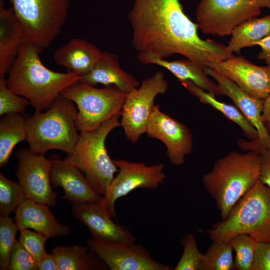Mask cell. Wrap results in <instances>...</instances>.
<instances>
[{
	"label": "cell",
	"mask_w": 270,
	"mask_h": 270,
	"mask_svg": "<svg viewBox=\"0 0 270 270\" xmlns=\"http://www.w3.org/2000/svg\"><path fill=\"white\" fill-rule=\"evenodd\" d=\"M128 19L132 46L142 64L178 54L204 70L209 62L234 56L227 46L198 36V24L184 12L180 0H134Z\"/></svg>",
	"instance_id": "obj_1"
},
{
	"label": "cell",
	"mask_w": 270,
	"mask_h": 270,
	"mask_svg": "<svg viewBox=\"0 0 270 270\" xmlns=\"http://www.w3.org/2000/svg\"><path fill=\"white\" fill-rule=\"evenodd\" d=\"M41 52L36 46L25 42L6 79L9 88L28 100L36 111L48 109L63 90L81 80L75 74L56 72L46 68L40 58Z\"/></svg>",
	"instance_id": "obj_2"
},
{
	"label": "cell",
	"mask_w": 270,
	"mask_h": 270,
	"mask_svg": "<svg viewBox=\"0 0 270 270\" xmlns=\"http://www.w3.org/2000/svg\"><path fill=\"white\" fill-rule=\"evenodd\" d=\"M260 173L257 152L233 151L218 158L202 176V184L214 200L222 219L259 180Z\"/></svg>",
	"instance_id": "obj_3"
},
{
	"label": "cell",
	"mask_w": 270,
	"mask_h": 270,
	"mask_svg": "<svg viewBox=\"0 0 270 270\" xmlns=\"http://www.w3.org/2000/svg\"><path fill=\"white\" fill-rule=\"evenodd\" d=\"M74 104L60 94L46 112L36 111L26 118V140L32 151L40 154L54 149L67 154L72 151L79 136Z\"/></svg>",
	"instance_id": "obj_4"
},
{
	"label": "cell",
	"mask_w": 270,
	"mask_h": 270,
	"mask_svg": "<svg viewBox=\"0 0 270 270\" xmlns=\"http://www.w3.org/2000/svg\"><path fill=\"white\" fill-rule=\"evenodd\" d=\"M208 234L212 241L226 243L242 234L250 236L257 242L270 241V188L258 180Z\"/></svg>",
	"instance_id": "obj_5"
},
{
	"label": "cell",
	"mask_w": 270,
	"mask_h": 270,
	"mask_svg": "<svg viewBox=\"0 0 270 270\" xmlns=\"http://www.w3.org/2000/svg\"><path fill=\"white\" fill-rule=\"evenodd\" d=\"M120 116H113L94 130L80 132L74 150L64 158L76 166L84 174L92 188L102 196L118 170L105 142L108 134L121 126Z\"/></svg>",
	"instance_id": "obj_6"
},
{
	"label": "cell",
	"mask_w": 270,
	"mask_h": 270,
	"mask_svg": "<svg viewBox=\"0 0 270 270\" xmlns=\"http://www.w3.org/2000/svg\"><path fill=\"white\" fill-rule=\"evenodd\" d=\"M26 42L41 51L60 34L68 15L70 0H10Z\"/></svg>",
	"instance_id": "obj_7"
},
{
	"label": "cell",
	"mask_w": 270,
	"mask_h": 270,
	"mask_svg": "<svg viewBox=\"0 0 270 270\" xmlns=\"http://www.w3.org/2000/svg\"><path fill=\"white\" fill-rule=\"evenodd\" d=\"M61 94L76 105V127L84 132L94 130L113 116L120 115L127 93L114 86L97 88L80 80Z\"/></svg>",
	"instance_id": "obj_8"
},
{
	"label": "cell",
	"mask_w": 270,
	"mask_h": 270,
	"mask_svg": "<svg viewBox=\"0 0 270 270\" xmlns=\"http://www.w3.org/2000/svg\"><path fill=\"white\" fill-rule=\"evenodd\" d=\"M260 14L256 0H200L196 10L202 32L220 37L231 35L240 24Z\"/></svg>",
	"instance_id": "obj_9"
},
{
	"label": "cell",
	"mask_w": 270,
	"mask_h": 270,
	"mask_svg": "<svg viewBox=\"0 0 270 270\" xmlns=\"http://www.w3.org/2000/svg\"><path fill=\"white\" fill-rule=\"evenodd\" d=\"M168 88L164 75L159 70L127 93L120 122L128 140L135 144L146 134L148 121L156 106V98L166 92Z\"/></svg>",
	"instance_id": "obj_10"
},
{
	"label": "cell",
	"mask_w": 270,
	"mask_h": 270,
	"mask_svg": "<svg viewBox=\"0 0 270 270\" xmlns=\"http://www.w3.org/2000/svg\"><path fill=\"white\" fill-rule=\"evenodd\" d=\"M118 166V174L110 182L100 204L110 217L116 216V200L136 188L154 190L166 178L163 164L147 166L141 162L124 159L114 160Z\"/></svg>",
	"instance_id": "obj_11"
},
{
	"label": "cell",
	"mask_w": 270,
	"mask_h": 270,
	"mask_svg": "<svg viewBox=\"0 0 270 270\" xmlns=\"http://www.w3.org/2000/svg\"><path fill=\"white\" fill-rule=\"evenodd\" d=\"M18 164L16 175L27 199L52 206L56 204L58 192L51 186L52 162L44 154L22 148L16 154Z\"/></svg>",
	"instance_id": "obj_12"
},
{
	"label": "cell",
	"mask_w": 270,
	"mask_h": 270,
	"mask_svg": "<svg viewBox=\"0 0 270 270\" xmlns=\"http://www.w3.org/2000/svg\"><path fill=\"white\" fill-rule=\"evenodd\" d=\"M204 70L218 84L220 96L228 97L257 130V140L247 142L240 140L239 146L245 151L254 152L258 154L262 149L270 150V136L262 119L263 100L248 95L234 82L214 70L206 67Z\"/></svg>",
	"instance_id": "obj_13"
},
{
	"label": "cell",
	"mask_w": 270,
	"mask_h": 270,
	"mask_svg": "<svg viewBox=\"0 0 270 270\" xmlns=\"http://www.w3.org/2000/svg\"><path fill=\"white\" fill-rule=\"evenodd\" d=\"M87 244L111 270H170L152 258L146 248L134 242H104L90 238Z\"/></svg>",
	"instance_id": "obj_14"
},
{
	"label": "cell",
	"mask_w": 270,
	"mask_h": 270,
	"mask_svg": "<svg viewBox=\"0 0 270 270\" xmlns=\"http://www.w3.org/2000/svg\"><path fill=\"white\" fill-rule=\"evenodd\" d=\"M146 134L148 137L164 143L169 162L172 165L184 164L186 156L192 152V135L188 128L162 112L158 105L154 106Z\"/></svg>",
	"instance_id": "obj_15"
},
{
	"label": "cell",
	"mask_w": 270,
	"mask_h": 270,
	"mask_svg": "<svg viewBox=\"0 0 270 270\" xmlns=\"http://www.w3.org/2000/svg\"><path fill=\"white\" fill-rule=\"evenodd\" d=\"M206 67L225 76L251 96L264 100L270 94V65L259 66L242 56L208 62Z\"/></svg>",
	"instance_id": "obj_16"
},
{
	"label": "cell",
	"mask_w": 270,
	"mask_h": 270,
	"mask_svg": "<svg viewBox=\"0 0 270 270\" xmlns=\"http://www.w3.org/2000/svg\"><path fill=\"white\" fill-rule=\"evenodd\" d=\"M50 181L54 187L60 186L64 192L63 198L73 204L100 202L103 196L96 193L88 182L84 174L74 164L53 156Z\"/></svg>",
	"instance_id": "obj_17"
},
{
	"label": "cell",
	"mask_w": 270,
	"mask_h": 270,
	"mask_svg": "<svg viewBox=\"0 0 270 270\" xmlns=\"http://www.w3.org/2000/svg\"><path fill=\"white\" fill-rule=\"evenodd\" d=\"M72 213L86 225L92 238L104 242H135L136 238L123 226L114 223L100 202L74 204Z\"/></svg>",
	"instance_id": "obj_18"
},
{
	"label": "cell",
	"mask_w": 270,
	"mask_h": 270,
	"mask_svg": "<svg viewBox=\"0 0 270 270\" xmlns=\"http://www.w3.org/2000/svg\"><path fill=\"white\" fill-rule=\"evenodd\" d=\"M48 206L26 199L15 210L18 230L32 229L48 238L68 235L69 228L58 222Z\"/></svg>",
	"instance_id": "obj_19"
},
{
	"label": "cell",
	"mask_w": 270,
	"mask_h": 270,
	"mask_svg": "<svg viewBox=\"0 0 270 270\" xmlns=\"http://www.w3.org/2000/svg\"><path fill=\"white\" fill-rule=\"evenodd\" d=\"M80 81L94 86H114L126 93L140 84L135 77L122 69L117 55L109 51L102 52L93 68L81 76Z\"/></svg>",
	"instance_id": "obj_20"
},
{
	"label": "cell",
	"mask_w": 270,
	"mask_h": 270,
	"mask_svg": "<svg viewBox=\"0 0 270 270\" xmlns=\"http://www.w3.org/2000/svg\"><path fill=\"white\" fill-rule=\"evenodd\" d=\"M102 52L84 38H74L56 50L54 59L68 72L82 76L92 70Z\"/></svg>",
	"instance_id": "obj_21"
},
{
	"label": "cell",
	"mask_w": 270,
	"mask_h": 270,
	"mask_svg": "<svg viewBox=\"0 0 270 270\" xmlns=\"http://www.w3.org/2000/svg\"><path fill=\"white\" fill-rule=\"evenodd\" d=\"M26 42L20 25L11 7L0 2V75L7 74Z\"/></svg>",
	"instance_id": "obj_22"
},
{
	"label": "cell",
	"mask_w": 270,
	"mask_h": 270,
	"mask_svg": "<svg viewBox=\"0 0 270 270\" xmlns=\"http://www.w3.org/2000/svg\"><path fill=\"white\" fill-rule=\"evenodd\" d=\"M144 64L162 66L172 72L180 82L190 80L214 96H220L216 82L209 78L202 68L188 59L169 61L152 58L146 60Z\"/></svg>",
	"instance_id": "obj_23"
},
{
	"label": "cell",
	"mask_w": 270,
	"mask_h": 270,
	"mask_svg": "<svg viewBox=\"0 0 270 270\" xmlns=\"http://www.w3.org/2000/svg\"><path fill=\"white\" fill-rule=\"evenodd\" d=\"M180 84L202 103L210 106L228 119L236 124L240 128L246 138L252 141L258 139L257 130L236 106L218 100L216 98V96L198 86L190 80L182 82Z\"/></svg>",
	"instance_id": "obj_24"
},
{
	"label": "cell",
	"mask_w": 270,
	"mask_h": 270,
	"mask_svg": "<svg viewBox=\"0 0 270 270\" xmlns=\"http://www.w3.org/2000/svg\"><path fill=\"white\" fill-rule=\"evenodd\" d=\"M88 248L80 246L54 248L52 253L56 260L57 270L104 269L106 266L100 264L102 260L94 253L88 254Z\"/></svg>",
	"instance_id": "obj_25"
},
{
	"label": "cell",
	"mask_w": 270,
	"mask_h": 270,
	"mask_svg": "<svg viewBox=\"0 0 270 270\" xmlns=\"http://www.w3.org/2000/svg\"><path fill=\"white\" fill-rule=\"evenodd\" d=\"M270 34V15L254 18L238 26L232 32L227 47L233 53L240 54L245 48L254 46V43Z\"/></svg>",
	"instance_id": "obj_26"
},
{
	"label": "cell",
	"mask_w": 270,
	"mask_h": 270,
	"mask_svg": "<svg viewBox=\"0 0 270 270\" xmlns=\"http://www.w3.org/2000/svg\"><path fill=\"white\" fill-rule=\"evenodd\" d=\"M26 118L20 114L2 116L0 120V166L9 160L16 146L26 140Z\"/></svg>",
	"instance_id": "obj_27"
},
{
	"label": "cell",
	"mask_w": 270,
	"mask_h": 270,
	"mask_svg": "<svg viewBox=\"0 0 270 270\" xmlns=\"http://www.w3.org/2000/svg\"><path fill=\"white\" fill-rule=\"evenodd\" d=\"M204 254V270H230L235 268L230 244L214 240Z\"/></svg>",
	"instance_id": "obj_28"
},
{
	"label": "cell",
	"mask_w": 270,
	"mask_h": 270,
	"mask_svg": "<svg viewBox=\"0 0 270 270\" xmlns=\"http://www.w3.org/2000/svg\"><path fill=\"white\" fill-rule=\"evenodd\" d=\"M27 199L19 184L13 182L0 174V216H9Z\"/></svg>",
	"instance_id": "obj_29"
},
{
	"label": "cell",
	"mask_w": 270,
	"mask_h": 270,
	"mask_svg": "<svg viewBox=\"0 0 270 270\" xmlns=\"http://www.w3.org/2000/svg\"><path fill=\"white\" fill-rule=\"evenodd\" d=\"M228 243L236 252V268L252 270L258 242L250 236L242 234L232 238Z\"/></svg>",
	"instance_id": "obj_30"
},
{
	"label": "cell",
	"mask_w": 270,
	"mask_h": 270,
	"mask_svg": "<svg viewBox=\"0 0 270 270\" xmlns=\"http://www.w3.org/2000/svg\"><path fill=\"white\" fill-rule=\"evenodd\" d=\"M18 228L9 216H0V270H8L10 255L17 241L16 236Z\"/></svg>",
	"instance_id": "obj_31"
},
{
	"label": "cell",
	"mask_w": 270,
	"mask_h": 270,
	"mask_svg": "<svg viewBox=\"0 0 270 270\" xmlns=\"http://www.w3.org/2000/svg\"><path fill=\"white\" fill-rule=\"evenodd\" d=\"M184 250L174 270H204V254L199 250L194 236H184L181 240Z\"/></svg>",
	"instance_id": "obj_32"
},
{
	"label": "cell",
	"mask_w": 270,
	"mask_h": 270,
	"mask_svg": "<svg viewBox=\"0 0 270 270\" xmlns=\"http://www.w3.org/2000/svg\"><path fill=\"white\" fill-rule=\"evenodd\" d=\"M30 104L26 98L11 90L5 76L0 75V116L11 114H22Z\"/></svg>",
	"instance_id": "obj_33"
},
{
	"label": "cell",
	"mask_w": 270,
	"mask_h": 270,
	"mask_svg": "<svg viewBox=\"0 0 270 270\" xmlns=\"http://www.w3.org/2000/svg\"><path fill=\"white\" fill-rule=\"evenodd\" d=\"M20 231L18 241L38 262L46 253L44 245L48 238L40 232L28 229H24Z\"/></svg>",
	"instance_id": "obj_34"
},
{
	"label": "cell",
	"mask_w": 270,
	"mask_h": 270,
	"mask_svg": "<svg viewBox=\"0 0 270 270\" xmlns=\"http://www.w3.org/2000/svg\"><path fill=\"white\" fill-rule=\"evenodd\" d=\"M8 270H38L36 259L18 240L16 242L12 250Z\"/></svg>",
	"instance_id": "obj_35"
},
{
	"label": "cell",
	"mask_w": 270,
	"mask_h": 270,
	"mask_svg": "<svg viewBox=\"0 0 270 270\" xmlns=\"http://www.w3.org/2000/svg\"><path fill=\"white\" fill-rule=\"evenodd\" d=\"M252 270H270V241L258 242Z\"/></svg>",
	"instance_id": "obj_36"
},
{
	"label": "cell",
	"mask_w": 270,
	"mask_h": 270,
	"mask_svg": "<svg viewBox=\"0 0 270 270\" xmlns=\"http://www.w3.org/2000/svg\"><path fill=\"white\" fill-rule=\"evenodd\" d=\"M258 154L260 162L259 180L270 189V150L262 149Z\"/></svg>",
	"instance_id": "obj_37"
},
{
	"label": "cell",
	"mask_w": 270,
	"mask_h": 270,
	"mask_svg": "<svg viewBox=\"0 0 270 270\" xmlns=\"http://www.w3.org/2000/svg\"><path fill=\"white\" fill-rule=\"evenodd\" d=\"M261 48L257 56V59L264 60L267 65H270V34L254 43Z\"/></svg>",
	"instance_id": "obj_38"
},
{
	"label": "cell",
	"mask_w": 270,
	"mask_h": 270,
	"mask_svg": "<svg viewBox=\"0 0 270 270\" xmlns=\"http://www.w3.org/2000/svg\"><path fill=\"white\" fill-rule=\"evenodd\" d=\"M39 270H57V264L52 253L44 255L37 262Z\"/></svg>",
	"instance_id": "obj_39"
},
{
	"label": "cell",
	"mask_w": 270,
	"mask_h": 270,
	"mask_svg": "<svg viewBox=\"0 0 270 270\" xmlns=\"http://www.w3.org/2000/svg\"><path fill=\"white\" fill-rule=\"evenodd\" d=\"M262 119L264 122H270V94L263 100Z\"/></svg>",
	"instance_id": "obj_40"
},
{
	"label": "cell",
	"mask_w": 270,
	"mask_h": 270,
	"mask_svg": "<svg viewBox=\"0 0 270 270\" xmlns=\"http://www.w3.org/2000/svg\"><path fill=\"white\" fill-rule=\"evenodd\" d=\"M258 6L262 8H266L270 10V0H256Z\"/></svg>",
	"instance_id": "obj_41"
},
{
	"label": "cell",
	"mask_w": 270,
	"mask_h": 270,
	"mask_svg": "<svg viewBox=\"0 0 270 270\" xmlns=\"http://www.w3.org/2000/svg\"><path fill=\"white\" fill-rule=\"evenodd\" d=\"M268 134L270 136V122H264Z\"/></svg>",
	"instance_id": "obj_42"
}]
</instances>
